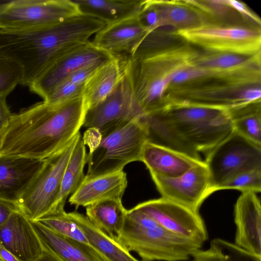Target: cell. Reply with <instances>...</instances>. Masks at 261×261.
<instances>
[{
	"mask_svg": "<svg viewBox=\"0 0 261 261\" xmlns=\"http://www.w3.org/2000/svg\"><path fill=\"white\" fill-rule=\"evenodd\" d=\"M86 111L81 96L57 103L42 101L13 114L2 135L0 155L49 158L80 133Z\"/></svg>",
	"mask_w": 261,
	"mask_h": 261,
	"instance_id": "cell-1",
	"label": "cell"
},
{
	"mask_svg": "<svg viewBox=\"0 0 261 261\" xmlns=\"http://www.w3.org/2000/svg\"><path fill=\"white\" fill-rule=\"evenodd\" d=\"M142 119L149 141L198 159L233 130L229 110L194 104L169 103Z\"/></svg>",
	"mask_w": 261,
	"mask_h": 261,
	"instance_id": "cell-2",
	"label": "cell"
},
{
	"mask_svg": "<svg viewBox=\"0 0 261 261\" xmlns=\"http://www.w3.org/2000/svg\"><path fill=\"white\" fill-rule=\"evenodd\" d=\"M83 41L81 26L68 18L38 30L0 32V57L13 60L21 66V85L29 86L47 67Z\"/></svg>",
	"mask_w": 261,
	"mask_h": 261,
	"instance_id": "cell-3",
	"label": "cell"
},
{
	"mask_svg": "<svg viewBox=\"0 0 261 261\" xmlns=\"http://www.w3.org/2000/svg\"><path fill=\"white\" fill-rule=\"evenodd\" d=\"M117 241L143 261H186L202 246L168 231L134 207L127 210Z\"/></svg>",
	"mask_w": 261,
	"mask_h": 261,
	"instance_id": "cell-4",
	"label": "cell"
},
{
	"mask_svg": "<svg viewBox=\"0 0 261 261\" xmlns=\"http://www.w3.org/2000/svg\"><path fill=\"white\" fill-rule=\"evenodd\" d=\"M149 140L148 127L142 118L124 123L100 136L87 155L88 170L93 177L123 170L128 163L140 161L145 144Z\"/></svg>",
	"mask_w": 261,
	"mask_h": 261,
	"instance_id": "cell-5",
	"label": "cell"
},
{
	"mask_svg": "<svg viewBox=\"0 0 261 261\" xmlns=\"http://www.w3.org/2000/svg\"><path fill=\"white\" fill-rule=\"evenodd\" d=\"M73 0H13L0 4V32L38 30L81 13Z\"/></svg>",
	"mask_w": 261,
	"mask_h": 261,
	"instance_id": "cell-6",
	"label": "cell"
},
{
	"mask_svg": "<svg viewBox=\"0 0 261 261\" xmlns=\"http://www.w3.org/2000/svg\"><path fill=\"white\" fill-rule=\"evenodd\" d=\"M176 34L210 53L246 57L260 55V29L241 25L204 23L177 30Z\"/></svg>",
	"mask_w": 261,
	"mask_h": 261,
	"instance_id": "cell-7",
	"label": "cell"
},
{
	"mask_svg": "<svg viewBox=\"0 0 261 261\" xmlns=\"http://www.w3.org/2000/svg\"><path fill=\"white\" fill-rule=\"evenodd\" d=\"M81 137L79 133L65 147L46 159L41 170L24 193L18 206L30 220L37 221L52 211L65 170Z\"/></svg>",
	"mask_w": 261,
	"mask_h": 261,
	"instance_id": "cell-8",
	"label": "cell"
},
{
	"mask_svg": "<svg viewBox=\"0 0 261 261\" xmlns=\"http://www.w3.org/2000/svg\"><path fill=\"white\" fill-rule=\"evenodd\" d=\"M214 192L233 176L247 171L261 169V145L235 130L205 154Z\"/></svg>",
	"mask_w": 261,
	"mask_h": 261,
	"instance_id": "cell-9",
	"label": "cell"
},
{
	"mask_svg": "<svg viewBox=\"0 0 261 261\" xmlns=\"http://www.w3.org/2000/svg\"><path fill=\"white\" fill-rule=\"evenodd\" d=\"M144 116L124 74L108 97L86 111L83 126L101 136L124 123Z\"/></svg>",
	"mask_w": 261,
	"mask_h": 261,
	"instance_id": "cell-10",
	"label": "cell"
},
{
	"mask_svg": "<svg viewBox=\"0 0 261 261\" xmlns=\"http://www.w3.org/2000/svg\"><path fill=\"white\" fill-rule=\"evenodd\" d=\"M168 231L201 245L208 233L199 212L161 197L140 203L135 207Z\"/></svg>",
	"mask_w": 261,
	"mask_h": 261,
	"instance_id": "cell-11",
	"label": "cell"
},
{
	"mask_svg": "<svg viewBox=\"0 0 261 261\" xmlns=\"http://www.w3.org/2000/svg\"><path fill=\"white\" fill-rule=\"evenodd\" d=\"M114 57H115L100 49L89 41L55 61L28 87L31 92L44 100L70 74L86 67L102 65Z\"/></svg>",
	"mask_w": 261,
	"mask_h": 261,
	"instance_id": "cell-12",
	"label": "cell"
},
{
	"mask_svg": "<svg viewBox=\"0 0 261 261\" xmlns=\"http://www.w3.org/2000/svg\"><path fill=\"white\" fill-rule=\"evenodd\" d=\"M151 176L161 197L195 211L214 193L204 161L175 177Z\"/></svg>",
	"mask_w": 261,
	"mask_h": 261,
	"instance_id": "cell-13",
	"label": "cell"
},
{
	"mask_svg": "<svg viewBox=\"0 0 261 261\" xmlns=\"http://www.w3.org/2000/svg\"><path fill=\"white\" fill-rule=\"evenodd\" d=\"M148 35L138 15L106 24L95 35L91 43L115 57H130Z\"/></svg>",
	"mask_w": 261,
	"mask_h": 261,
	"instance_id": "cell-14",
	"label": "cell"
},
{
	"mask_svg": "<svg viewBox=\"0 0 261 261\" xmlns=\"http://www.w3.org/2000/svg\"><path fill=\"white\" fill-rule=\"evenodd\" d=\"M46 159L0 155V199L18 203Z\"/></svg>",
	"mask_w": 261,
	"mask_h": 261,
	"instance_id": "cell-15",
	"label": "cell"
},
{
	"mask_svg": "<svg viewBox=\"0 0 261 261\" xmlns=\"http://www.w3.org/2000/svg\"><path fill=\"white\" fill-rule=\"evenodd\" d=\"M234 244L261 257V206L253 192H242L234 206Z\"/></svg>",
	"mask_w": 261,
	"mask_h": 261,
	"instance_id": "cell-16",
	"label": "cell"
},
{
	"mask_svg": "<svg viewBox=\"0 0 261 261\" xmlns=\"http://www.w3.org/2000/svg\"><path fill=\"white\" fill-rule=\"evenodd\" d=\"M0 245L19 261H35L43 250L30 220L20 211L0 225Z\"/></svg>",
	"mask_w": 261,
	"mask_h": 261,
	"instance_id": "cell-17",
	"label": "cell"
},
{
	"mask_svg": "<svg viewBox=\"0 0 261 261\" xmlns=\"http://www.w3.org/2000/svg\"><path fill=\"white\" fill-rule=\"evenodd\" d=\"M140 161L151 175L172 178L184 174L203 161L148 140L142 149Z\"/></svg>",
	"mask_w": 261,
	"mask_h": 261,
	"instance_id": "cell-18",
	"label": "cell"
},
{
	"mask_svg": "<svg viewBox=\"0 0 261 261\" xmlns=\"http://www.w3.org/2000/svg\"><path fill=\"white\" fill-rule=\"evenodd\" d=\"M127 185L123 170L99 176L85 177L76 190L70 196L69 202L86 207L99 201L121 199Z\"/></svg>",
	"mask_w": 261,
	"mask_h": 261,
	"instance_id": "cell-19",
	"label": "cell"
},
{
	"mask_svg": "<svg viewBox=\"0 0 261 261\" xmlns=\"http://www.w3.org/2000/svg\"><path fill=\"white\" fill-rule=\"evenodd\" d=\"M30 221L43 249L63 261H105L89 244L60 236L37 221Z\"/></svg>",
	"mask_w": 261,
	"mask_h": 261,
	"instance_id": "cell-20",
	"label": "cell"
},
{
	"mask_svg": "<svg viewBox=\"0 0 261 261\" xmlns=\"http://www.w3.org/2000/svg\"><path fill=\"white\" fill-rule=\"evenodd\" d=\"M123 75L122 58L114 57L99 66L84 84L82 97L87 110L108 97Z\"/></svg>",
	"mask_w": 261,
	"mask_h": 261,
	"instance_id": "cell-21",
	"label": "cell"
},
{
	"mask_svg": "<svg viewBox=\"0 0 261 261\" xmlns=\"http://www.w3.org/2000/svg\"><path fill=\"white\" fill-rule=\"evenodd\" d=\"M69 214L82 230L88 243L105 261H141L132 256L117 241L95 226L86 216L76 212Z\"/></svg>",
	"mask_w": 261,
	"mask_h": 261,
	"instance_id": "cell-22",
	"label": "cell"
},
{
	"mask_svg": "<svg viewBox=\"0 0 261 261\" xmlns=\"http://www.w3.org/2000/svg\"><path fill=\"white\" fill-rule=\"evenodd\" d=\"M126 212L121 199H103L86 207V216L89 221L116 241L123 228Z\"/></svg>",
	"mask_w": 261,
	"mask_h": 261,
	"instance_id": "cell-23",
	"label": "cell"
},
{
	"mask_svg": "<svg viewBox=\"0 0 261 261\" xmlns=\"http://www.w3.org/2000/svg\"><path fill=\"white\" fill-rule=\"evenodd\" d=\"M81 12L96 17L107 24L139 14L143 0H73Z\"/></svg>",
	"mask_w": 261,
	"mask_h": 261,
	"instance_id": "cell-24",
	"label": "cell"
},
{
	"mask_svg": "<svg viewBox=\"0 0 261 261\" xmlns=\"http://www.w3.org/2000/svg\"><path fill=\"white\" fill-rule=\"evenodd\" d=\"M87 155L85 143L81 137L65 170L59 193L49 214L64 210L67 198L76 190L83 181L85 176L84 169L87 164Z\"/></svg>",
	"mask_w": 261,
	"mask_h": 261,
	"instance_id": "cell-25",
	"label": "cell"
},
{
	"mask_svg": "<svg viewBox=\"0 0 261 261\" xmlns=\"http://www.w3.org/2000/svg\"><path fill=\"white\" fill-rule=\"evenodd\" d=\"M246 56L228 53H210L204 55H197L196 65L214 73L217 76L229 75L230 73H238L247 69L256 59L248 58Z\"/></svg>",
	"mask_w": 261,
	"mask_h": 261,
	"instance_id": "cell-26",
	"label": "cell"
},
{
	"mask_svg": "<svg viewBox=\"0 0 261 261\" xmlns=\"http://www.w3.org/2000/svg\"><path fill=\"white\" fill-rule=\"evenodd\" d=\"M249 106L229 111L233 130L248 140L261 145L260 105L247 109Z\"/></svg>",
	"mask_w": 261,
	"mask_h": 261,
	"instance_id": "cell-27",
	"label": "cell"
},
{
	"mask_svg": "<svg viewBox=\"0 0 261 261\" xmlns=\"http://www.w3.org/2000/svg\"><path fill=\"white\" fill-rule=\"evenodd\" d=\"M153 2L159 15L158 29L165 25H171L180 29L200 24L196 14L182 4L171 2L153 1Z\"/></svg>",
	"mask_w": 261,
	"mask_h": 261,
	"instance_id": "cell-28",
	"label": "cell"
},
{
	"mask_svg": "<svg viewBox=\"0 0 261 261\" xmlns=\"http://www.w3.org/2000/svg\"><path fill=\"white\" fill-rule=\"evenodd\" d=\"M36 221L60 236L88 244L81 228L64 210L49 214Z\"/></svg>",
	"mask_w": 261,
	"mask_h": 261,
	"instance_id": "cell-29",
	"label": "cell"
},
{
	"mask_svg": "<svg viewBox=\"0 0 261 261\" xmlns=\"http://www.w3.org/2000/svg\"><path fill=\"white\" fill-rule=\"evenodd\" d=\"M23 71L13 60L0 57V97L7 96L16 87L21 85Z\"/></svg>",
	"mask_w": 261,
	"mask_h": 261,
	"instance_id": "cell-30",
	"label": "cell"
},
{
	"mask_svg": "<svg viewBox=\"0 0 261 261\" xmlns=\"http://www.w3.org/2000/svg\"><path fill=\"white\" fill-rule=\"evenodd\" d=\"M237 190L242 192L261 191V169L241 172L231 177L220 188L222 190Z\"/></svg>",
	"mask_w": 261,
	"mask_h": 261,
	"instance_id": "cell-31",
	"label": "cell"
},
{
	"mask_svg": "<svg viewBox=\"0 0 261 261\" xmlns=\"http://www.w3.org/2000/svg\"><path fill=\"white\" fill-rule=\"evenodd\" d=\"M210 245L217 250L224 261H261V257L220 238L212 240Z\"/></svg>",
	"mask_w": 261,
	"mask_h": 261,
	"instance_id": "cell-32",
	"label": "cell"
},
{
	"mask_svg": "<svg viewBox=\"0 0 261 261\" xmlns=\"http://www.w3.org/2000/svg\"><path fill=\"white\" fill-rule=\"evenodd\" d=\"M84 85L73 83L65 80L59 84L43 100L50 103H57L82 96Z\"/></svg>",
	"mask_w": 261,
	"mask_h": 261,
	"instance_id": "cell-33",
	"label": "cell"
},
{
	"mask_svg": "<svg viewBox=\"0 0 261 261\" xmlns=\"http://www.w3.org/2000/svg\"><path fill=\"white\" fill-rule=\"evenodd\" d=\"M191 257L189 261H224L217 250L211 245L206 250H197Z\"/></svg>",
	"mask_w": 261,
	"mask_h": 261,
	"instance_id": "cell-34",
	"label": "cell"
},
{
	"mask_svg": "<svg viewBox=\"0 0 261 261\" xmlns=\"http://www.w3.org/2000/svg\"><path fill=\"white\" fill-rule=\"evenodd\" d=\"M7 96L0 97V135H2L8 127L13 114L7 103Z\"/></svg>",
	"mask_w": 261,
	"mask_h": 261,
	"instance_id": "cell-35",
	"label": "cell"
},
{
	"mask_svg": "<svg viewBox=\"0 0 261 261\" xmlns=\"http://www.w3.org/2000/svg\"><path fill=\"white\" fill-rule=\"evenodd\" d=\"M19 211L20 210L17 204L0 199V225L4 223L13 213Z\"/></svg>",
	"mask_w": 261,
	"mask_h": 261,
	"instance_id": "cell-36",
	"label": "cell"
},
{
	"mask_svg": "<svg viewBox=\"0 0 261 261\" xmlns=\"http://www.w3.org/2000/svg\"><path fill=\"white\" fill-rule=\"evenodd\" d=\"M227 5L232 9H234L237 12H240L244 16H246L252 19L254 21L258 22L260 24L259 19H258L257 16L251 12L249 9L246 7L244 3L235 1V0H226Z\"/></svg>",
	"mask_w": 261,
	"mask_h": 261,
	"instance_id": "cell-37",
	"label": "cell"
},
{
	"mask_svg": "<svg viewBox=\"0 0 261 261\" xmlns=\"http://www.w3.org/2000/svg\"><path fill=\"white\" fill-rule=\"evenodd\" d=\"M35 261H63L50 252L44 250L41 255Z\"/></svg>",
	"mask_w": 261,
	"mask_h": 261,
	"instance_id": "cell-38",
	"label": "cell"
},
{
	"mask_svg": "<svg viewBox=\"0 0 261 261\" xmlns=\"http://www.w3.org/2000/svg\"><path fill=\"white\" fill-rule=\"evenodd\" d=\"M0 259L1 261H19L12 254L0 245Z\"/></svg>",
	"mask_w": 261,
	"mask_h": 261,
	"instance_id": "cell-39",
	"label": "cell"
},
{
	"mask_svg": "<svg viewBox=\"0 0 261 261\" xmlns=\"http://www.w3.org/2000/svg\"><path fill=\"white\" fill-rule=\"evenodd\" d=\"M1 139H2V136L0 135V149H1Z\"/></svg>",
	"mask_w": 261,
	"mask_h": 261,
	"instance_id": "cell-40",
	"label": "cell"
},
{
	"mask_svg": "<svg viewBox=\"0 0 261 261\" xmlns=\"http://www.w3.org/2000/svg\"><path fill=\"white\" fill-rule=\"evenodd\" d=\"M0 261H1V260L0 259Z\"/></svg>",
	"mask_w": 261,
	"mask_h": 261,
	"instance_id": "cell-41",
	"label": "cell"
}]
</instances>
